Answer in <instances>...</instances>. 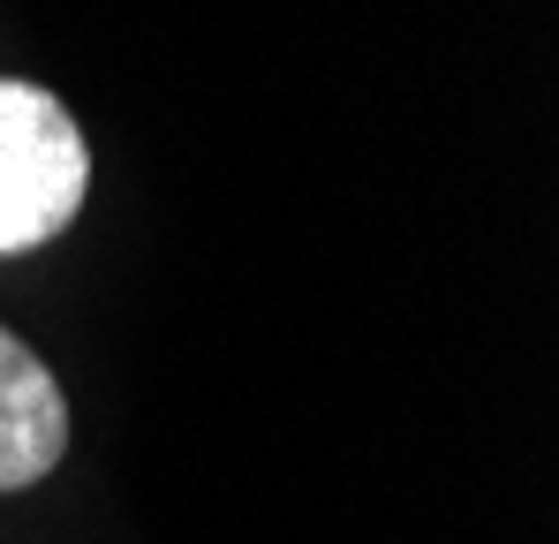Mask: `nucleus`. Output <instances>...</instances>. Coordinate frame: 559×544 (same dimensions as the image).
<instances>
[{"mask_svg": "<svg viewBox=\"0 0 559 544\" xmlns=\"http://www.w3.org/2000/svg\"><path fill=\"white\" fill-rule=\"evenodd\" d=\"M92 152L38 84H0V250L61 235L84 204Z\"/></svg>", "mask_w": 559, "mask_h": 544, "instance_id": "1", "label": "nucleus"}, {"mask_svg": "<svg viewBox=\"0 0 559 544\" xmlns=\"http://www.w3.org/2000/svg\"><path fill=\"white\" fill-rule=\"evenodd\" d=\"M69 447V401L53 370L31 356L15 333H0V492L38 484Z\"/></svg>", "mask_w": 559, "mask_h": 544, "instance_id": "2", "label": "nucleus"}]
</instances>
